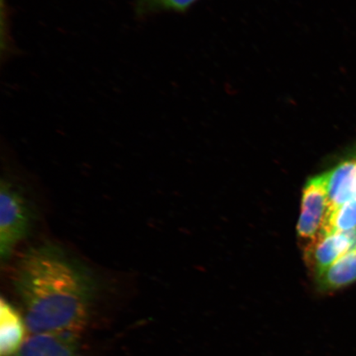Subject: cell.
<instances>
[{"label": "cell", "instance_id": "30bf717a", "mask_svg": "<svg viewBox=\"0 0 356 356\" xmlns=\"http://www.w3.org/2000/svg\"><path fill=\"white\" fill-rule=\"evenodd\" d=\"M197 0H136L138 15H146L162 11L184 12Z\"/></svg>", "mask_w": 356, "mask_h": 356}, {"label": "cell", "instance_id": "ba28073f", "mask_svg": "<svg viewBox=\"0 0 356 356\" xmlns=\"http://www.w3.org/2000/svg\"><path fill=\"white\" fill-rule=\"evenodd\" d=\"M319 291H337L356 282V247L316 277Z\"/></svg>", "mask_w": 356, "mask_h": 356}, {"label": "cell", "instance_id": "9c48e42d", "mask_svg": "<svg viewBox=\"0 0 356 356\" xmlns=\"http://www.w3.org/2000/svg\"><path fill=\"white\" fill-rule=\"evenodd\" d=\"M356 229V198L330 209L323 234L349 232Z\"/></svg>", "mask_w": 356, "mask_h": 356}, {"label": "cell", "instance_id": "6da1fadb", "mask_svg": "<svg viewBox=\"0 0 356 356\" xmlns=\"http://www.w3.org/2000/svg\"><path fill=\"white\" fill-rule=\"evenodd\" d=\"M13 283L24 305L29 335L80 336L95 282L76 258L52 244L32 248L17 262Z\"/></svg>", "mask_w": 356, "mask_h": 356}, {"label": "cell", "instance_id": "8992f818", "mask_svg": "<svg viewBox=\"0 0 356 356\" xmlns=\"http://www.w3.org/2000/svg\"><path fill=\"white\" fill-rule=\"evenodd\" d=\"M78 342L72 334L29 335L13 356H78Z\"/></svg>", "mask_w": 356, "mask_h": 356}, {"label": "cell", "instance_id": "52a82bcc", "mask_svg": "<svg viewBox=\"0 0 356 356\" xmlns=\"http://www.w3.org/2000/svg\"><path fill=\"white\" fill-rule=\"evenodd\" d=\"M24 318L10 302H0V356H13L26 340Z\"/></svg>", "mask_w": 356, "mask_h": 356}, {"label": "cell", "instance_id": "7a4b0ae2", "mask_svg": "<svg viewBox=\"0 0 356 356\" xmlns=\"http://www.w3.org/2000/svg\"><path fill=\"white\" fill-rule=\"evenodd\" d=\"M33 222L32 207L24 194L7 180L0 189V257L10 259L15 247L30 232Z\"/></svg>", "mask_w": 356, "mask_h": 356}, {"label": "cell", "instance_id": "3957f363", "mask_svg": "<svg viewBox=\"0 0 356 356\" xmlns=\"http://www.w3.org/2000/svg\"><path fill=\"white\" fill-rule=\"evenodd\" d=\"M330 202L321 176L312 178L302 191L301 213L298 222V236L304 247L323 235Z\"/></svg>", "mask_w": 356, "mask_h": 356}, {"label": "cell", "instance_id": "5b68a950", "mask_svg": "<svg viewBox=\"0 0 356 356\" xmlns=\"http://www.w3.org/2000/svg\"><path fill=\"white\" fill-rule=\"evenodd\" d=\"M330 209L356 198V152L321 175Z\"/></svg>", "mask_w": 356, "mask_h": 356}, {"label": "cell", "instance_id": "277c9868", "mask_svg": "<svg viewBox=\"0 0 356 356\" xmlns=\"http://www.w3.org/2000/svg\"><path fill=\"white\" fill-rule=\"evenodd\" d=\"M356 247V229L349 232L323 234L304 247L307 266L317 277Z\"/></svg>", "mask_w": 356, "mask_h": 356}]
</instances>
